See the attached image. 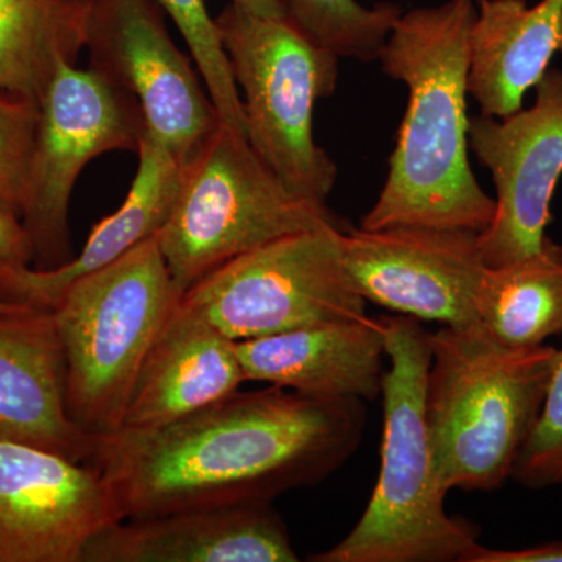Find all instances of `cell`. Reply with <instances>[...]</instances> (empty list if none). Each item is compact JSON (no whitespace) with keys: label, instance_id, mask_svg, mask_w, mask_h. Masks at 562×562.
<instances>
[{"label":"cell","instance_id":"1","mask_svg":"<svg viewBox=\"0 0 562 562\" xmlns=\"http://www.w3.org/2000/svg\"><path fill=\"white\" fill-rule=\"evenodd\" d=\"M358 398L319 401L271 386L235 392L160 428L92 436L120 520L239 503H272L313 486L350 460L364 436Z\"/></svg>","mask_w":562,"mask_h":562},{"label":"cell","instance_id":"2","mask_svg":"<svg viewBox=\"0 0 562 562\" xmlns=\"http://www.w3.org/2000/svg\"><path fill=\"white\" fill-rule=\"evenodd\" d=\"M473 0H447L403 13L380 63L408 90L386 180L361 228L392 225L482 233L495 201L469 160L468 114Z\"/></svg>","mask_w":562,"mask_h":562},{"label":"cell","instance_id":"3","mask_svg":"<svg viewBox=\"0 0 562 562\" xmlns=\"http://www.w3.org/2000/svg\"><path fill=\"white\" fill-rule=\"evenodd\" d=\"M390 369L383 376L382 465L353 530L314 562H465L479 532L446 512L428 431L431 333L409 316L382 317Z\"/></svg>","mask_w":562,"mask_h":562},{"label":"cell","instance_id":"4","mask_svg":"<svg viewBox=\"0 0 562 562\" xmlns=\"http://www.w3.org/2000/svg\"><path fill=\"white\" fill-rule=\"evenodd\" d=\"M558 349L509 347L482 325L431 333L428 431L446 491H495L541 414Z\"/></svg>","mask_w":562,"mask_h":562},{"label":"cell","instance_id":"5","mask_svg":"<svg viewBox=\"0 0 562 562\" xmlns=\"http://www.w3.org/2000/svg\"><path fill=\"white\" fill-rule=\"evenodd\" d=\"M180 299L157 235L63 292L52 312L68 409L81 431L92 438L122 427L140 369Z\"/></svg>","mask_w":562,"mask_h":562},{"label":"cell","instance_id":"6","mask_svg":"<svg viewBox=\"0 0 562 562\" xmlns=\"http://www.w3.org/2000/svg\"><path fill=\"white\" fill-rule=\"evenodd\" d=\"M341 225L266 165L246 135L220 122L180 165L179 190L158 246L184 294L225 262L294 233Z\"/></svg>","mask_w":562,"mask_h":562},{"label":"cell","instance_id":"7","mask_svg":"<svg viewBox=\"0 0 562 562\" xmlns=\"http://www.w3.org/2000/svg\"><path fill=\"white\" fill-rule=\"evenodd\" d=\"M214 21L250 146L292 194L327 205L338 166L314 139V106L336 91L339 58L286 18L255 16L228 3Z\"/></svg>","mask_w":562,"mask_h":562},{"label":"cell","instance_id":"8","mask_svg":"<svg viewBox=\"0 0 562 562\" xmlns=\"http://www.w3.org/2000/svg\"><path fill=\"white\" fill-rule=\"evenodd\" d=\"M342 225L294 233L225 262L181 295L233 341L362 319L366 299L342 254Z\"/></svg>","mask_w":562,"mask_h":562},{"label":"cell","instance_id":"9","mask_svg":"<svg viewBox=\"0 0 562 562\" xmlns=\"http://www.w3.org/2000/svg\"><path fill=\"white\" fill-rule=\"evenodd\" d=\"M146 131L131 92L92 69L63 66L40 101L21 222L33 269L60 268L70 257L69 203L81 171L114 150L138 151Z\"/></svg>","mask_w":562,"mask_h":562},{"label":"cell","instance_id":"10","mask_svg":"<svg viewBox=\"0 0 562 562\" xmlns=\"http://www.w3.org/2000/svg\"><path fill=\"white\" fill-rule=\"evenodd\" d=\"M90 69L131 92L146 133L180 165L220 125L198 66L179 49L157 0H90Z\"/></svg>","mask_w":562,"mask_h":562},{"label":"cell","instance_id":"11","mask_svg":"<svg viewBox=\"0 0 562 562\" xmlns=\"http://www.w3.org/2000/svg\"><path fill=\"white\" fill-rule=\"evenodd\" d=\"M535 90L530 109L471 120L469 146L495 187L494 220L479 233L487 268L538 254L552 221L562 177V70H547Z\"/></svg>","mask_w":562,"mask_h":562},{"label":"cell","instance_id":"12","mask_svg":"<svg viewBox=\"0 0 562 562\" xmlns=\"http://www.w3.org/2000/svg\"><path fill=\"white\" fill-rule=\"evenodd\" d=\"M347 272L366 302L443 327L480 325L476 295L487 268L479 233L392 225L344 232Z\"/></svg>","mask_w":562,"mask_h":562},{"label":"cell","instance_id":"13","mask_svg":"<svg viewBox=\"0 0 562 562\" xmlns=\"http://www.w3.org/2000/svg\"><path fill=\"white\" fill-rule=\"evenodd\" d=\"M116 522L91 464L0 441V562H83L92 539Z\"/></svg>","mask_w":562,"mask_h":562},{"label":"cell","instance_id":"14","mask_svg":"<svg viewBox=\"0 0 562 562\" xmlns=\"http://www.w3.org/2000/svg\"><path fill=\"white\" fill-rule=\"evenodd\" d=\"M272 503H239L121 520L99 532L83 562H297Z\"/></svg>","mask_w":562,"mask_h":562},{"label":"cell","instance_id":"15","mask_svg":"<svg viewBox=\"0 0 562 562\" xmlns=\"http://www.w3.org/2000/svg\"><path fill=\"white\" fill-rule=\"evenodd\" d=\"M0 441L85 462L91 436L68 409L66 360L52 310L0 313Z\"/></svg>","mask_w":562,"mask_h":562},{"label":"cell","instance_id":"16","mask_svg":"<svg viewBox=\"0 0 562 562\" xmlns=\"http://www.w3.org/2000/svg\"><path fill=\"white\" fill-rule=\"evenodd\" d=\"M247 382L319 398L373 401L382 395L383 321L324 322L238 342Z\"/></svg>","mask_w":562,"mask_h":562},{"label":"cell","instance_id":"17","mask_svg":"<svg viewBox=\"0 0 562 562\" xmlns=\"http://www.w3.org/2000/svg\"><path fill=\"white\" fill-rule=\"evenodd\" d=\"M244 382L238 342L180 299L140 369L122 427H166L231 397Z\"/></svg>","mask_w":562,"mask_h":562},{"label":"cell","instance_id":"18","mask_svg":"<svg viewBox=\"0 0 562 562\" xmlns=\"http://www.w3.org/2000/svg\"><path fill=\"white\" fill-rule=\"evenodd\" d=\"M138 171L120 209L95 224L83 249L60 268L0 271V301L52 310L74 281L120 260L165 227L180 181V162L144 131Z\"/></svg>","mask_w":562,"mask_h":562},{"label":"cell","instance_id":"19","mask_svg":"<svg viewBox=\"0 0 562 562\" xmlns=\"http://www.w3.org/2000/svg\"><path fill=\"white\" fill-rule=\"evenodd\" d=\"M562 54V0H482L471 31L469 95L480 113L506 117Z\"/></svg>","mask_w":562,"mask_h":562},{"label":"cell","instance_id":"20","mask_svg":"<svg viewBox=\"0 0 562 562\" xmlns=\"http://www.w3.org/2000/svg\"><path fill=\"white\" fill-rule=\"evenodd\" d=\"M90 0H0V90L40 102L87 40Z\"/></svg>","mask_w":562,"mask_h":562},{"label":"cell","instance_id":"21","mask_svg":"<svg viewBox=\"0 0 562 562\" xmlns=\"http://www.w3.org/2000/svg\"><path fill=\"white\" fill-rule=\"evenodd\" d=\"M476 316L509 347L542 346L562 335V244L547 236L538 254L484 269Z\"/></svg>","mask_w":562,"mask_h":562},{"label":"cell","instance_id":"22","mask_svg":"<svg viewBox=\"0 0 562 562\" xmlns=\"http://www.w3.org/2000/svg\"><path fill=\"white\" fill-rule=\"evenodd\" d=\"M283 18L317 46L341 60L372 63L380 55L402 9L382 2L361 5L358 0H280Z\"/></svg>","mask_w":562,"mask_h":562},{"label":"cell","instance_id":"23","mask_svg":"<svg viewBox=\"0 0 562 562\" xmlns=\"http://www.w3.org/2000/svg\"><path fill=\"white\" fill-rule=\"evenodd\" d=\"M161 9L176 22L180 35L187 41L191 58L198 66L211 101L221 122L246 133L243 99L233 77L231 61L222 46L216 21L206 9L205 0H157Z\"/></svg>","mask_w":562,"mask_h":562},{"label":"cell","instance_id":"24","mask_svg":"<svg viewBox=\"0 0 562 562\" xmlns=\"http://www.w3.org/2000/svg\"><path fill=\"white\" fill-rule=\"evenodd\" d=\"M40 102L0 90V211L21 217Z\"/></svg>","mask_w":562,"mask_h":562},{"label":"cell","instance_id":"25","mask_svg":"<svg viewBox=\"0 0 562 562\" xmlns=\"http://www.w3.org/2000/svg\"><path fill=\"white\" fill-rule=\"evenodd\" d=\"M512 480L528 490L562 487V349L539 419L514 462Z\"/></svg>","mask_w":562,"mask_h":562},{"label":"cell","instance_id":"26","mask_svg":"<svg viewBox=\"0 0 562 562\" xmlns=\"http://www.w3.org/2000/svg\"><path fill=\"white\" fill-rule=\"evenodd\" d=\"M32 244L20 217L0 211V271L32 268Z\"/></svg>","mask_w":562,"mask_h":562},{"label":"cell","instance_id":"27","mask_svg":"<svg viewBox=\"0 0 562 562\" xmlns=\"http://www.w3.org/2000/svg\"><path fill=\"white\" fill-rule=\"evenodd\" d=\"M465 562H562V542L522 550H494L476 546Z\"/></svg>","mask_w":562,"mask_h":562},{"label":"cell","instance_id":"28","mask_svg":"<svg viewBox=\"0 0 562 562\" xmlns=\"http://www.w3.org/2000/svg\"><path fill=\"white\" fill-rule=\"evenodd\" d=\"M232 5L261 18H283L280 0H231Z\"/></svg>","mask_w":562,"mask_h":562},{"label":"cell","instance_id":"29","mask_svg":"<svg viewBox=\"0 0 562 562\" xmlns=\"http://www.w3.org/2000/svg\"><path fill=\"white\" fill-rule=\"evenodd\" d=\"M24 306L27 305H21V303L0 301V313L16 312V310L24 308Z\"/></svg>","mask_w":562,"mask_h":562}]
</instances>
